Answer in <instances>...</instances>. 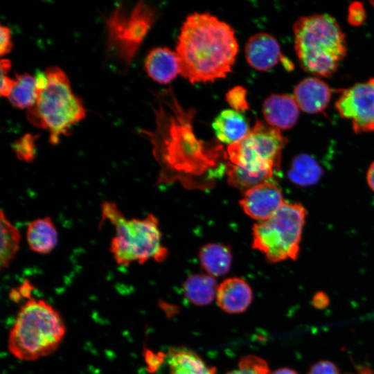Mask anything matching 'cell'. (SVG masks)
I'll return each instance as SVG.
<instances>
[{
    "mask_svg": "<svg viewBox=\"0 0 374 374\" xmlns=\"http://www.w3.org/2000/svg\"><path fill=\"white\" fill-rule=\"evenodd\" d=\"M15 84V78H10L7 73L1 75V95L8 97Z\"/></svg>",
    "mask_w": 374,
    "mask_h": 374,
    "instance_id": "f546056e",
    "label": "cell"
},
{
    "mask_svg": "<svg viewBox=\"0 0 374 374\" xmlns=\"http://www.w3.org/2000/svg\"><path fill=\"white\" fill-rule=\"evenodd\" d=\"M199 258L203 269L214 277L226 274L232 262L230 247L221 244H205L200 249Z\"/></svg>",
    "mask_w": 374,
    "mask_h": 374,
    "instance_id": "ac0fdd59",
    "label": "cell"
},
{
    "mask_svg": "<svg viewBox=\"0 0 374 374\" xmlns=\"http://www.w3.org/2000/svg\"><path fill=\"white\" fill-rule=\"evenodd\" d=\"M299 107L293 96L274 93L262 105V114L267 125L278 130H288L296 123Z\"/></svg>",
    "mask_w": 374,
    "mask_h": 374,
    "instance_id": "7c38bea8",
    "label": "cell"
},
{
    "mask_svg": "<svg viewBox=\"0 0 374 374\" xmlns=\"http://www.w3.org/2000/svg\"><path fill=\"white\" fill-rule=\"evenodd\" d=\"M293 97L301 110L315 114L328 106L331 98V90L321 79L309 77L295 86Z\"/></svg>",
    "mask_w": 374,
    "mask_h": 374,
    "instance_id": "4fadbf2b",
    "label": "cell"
},
{
    "mask_svg": "<svg viewBox=\"0 0 374 374\" xmlns=\"http://www.w3.org/2000/svg\"><path fill=\"white\" fill-rule=\"evenodd\" d=\"M308 374H341V373L334 363L322 360L312 365Z\"/></svg>",
    "mask_w": 374,
    "mask_h": 374,
    "instance_id": "83f0119b",
    "label": "cell"
},
{
    "mask_svg": "<svg viewBox=\"0 0 374 374\" xmlns=\"http://www.w3.org/2000/svg\"><path fill=\"white\" fill-rule=\"evenodd\" d=\"M269 374H298V373L289 368H280L273 372H270Z\"/></svg>",
    "mask_w": 374,
    "mask_h": 374,
    "instance_id": "d6a6232c",
    "label": "cell"
},
{
    "mask_svg": "<svg viewBox=\"0 0 374 374\" xmlns=\"http://www.w3.org/2000/svg\"><path fill=\"white\" fill-rule=\"evenodd\" d=\"M284 202L282 191L271 181L247 190L240 204L247 215L261 222L269 218Z\"/></svg>",
    "mask_w": 374,
    "mask_h": 374,
    "instance_id": "30bf717a",
    "label": "cell"
},
{
    "mask_svg": "<svg viewBox=\"0 0 374 374\" xmlns=\"http://www.w3.org/2000/svg\"><path fill=\"white\" fill-rule=\"evenodd\" d=\"M37 136L26 134L12 144L17 157L23 161L30 162L36 155L35 141Z\"/></svg>",
    "mask_w": 374,
    "mask_h": 374,
    "instance_id": "d4e9b609",
    "label": "cell"
},
{
    "mask_svg": "<svg viewBox=\"0 0 374 374\" xmlns=\"http://www.w3.org/2000/svg\"><path fill=\"white\" fill-rule=\"evenodd\" d=\"M65 332L64 321L55 308L44 300L30 299L17 312L8 350L20 360H35L55 351Z\"/></svg>",
    "mask_w": 374,
    "mask_h": 374,
    "instance_id": "5b68a950",
    "label": "cell"
},
{
    "mask_svg": "<svg viewBox=\"0 0 374 374\" xmlns=\"http://www.w3.org/2000/svg\"><path fill=\"white\" fill-rule=\"evenodd\" d=\"M0 36H1V46L0 53L1 55L8 53L12 47V43L11 40L10 30L8 26H1L0 28Z\"/></svg>",
    "mask_w": 374,
    "mask_h": 374,
    "instance_id": "f1b7e54d",
    "label": "cell"
},
{
    "mask_svg": "<svg viewBox=\"0 0 374 374\" xmlns=\"http://www.w3.org/2000/svg\"><path fill=\"white\" fill-rule=\"evenodd\" d=\"M348 21L353 26H360L366 19V12L362 3L355 1L348 7Z\"/></svg>",
    "mask_w": 374,
    "mask_h": 374,
    "instance_id": "4316f807",
    "label": "cell"
},
{
    "mask_svg": "<svg viewBox=\"0 0 374 374\" xmlns=\"http://www.w3.org/2000/svg\"><path fill=\"white\" fill-rule=\"evenodd\" d=\"M37 97L35 78L29 73L15 74V84L8 96L10 103L19 109L29 108Z\"/></svg>",
    "mask_w": 374,
    "mask_h": 374,
    "instance_id": "7402d4cb",
    "label": "cell"
},
{
    "mask_svg": "<svg viewBox=\"0 0 374 374\" xmlns=\"http://www.w3.org/2000/svg\"><path fill=\"white\" fill-rule=\"evenodd\" d=\"M287 143L280 130L257 121L246 136L228 146L232 163L229 184L244 192L271 181L274 172L280 169L282 150Z\"/></svg>",
    "mask_w": 374,
    "mask_h": 374,
    "instance_id": "7a4b0ae2",
    "label": "cell"
},
{
    "mask_svg": "<svg viewBox=\"0 0 374 374\" xmlns=\"http://www.w3.org/2000/svg\"><path fill=\"white\" fill-rule=\"evenodd\" d=\"M37 97L26 109L32 125L49 133V141L57 144L62 136H67L71 127L86 116L82 100L75 96L65 73L58 66L38 71L35 76Z\"/></svg>",
    "mask_w": 374,
    "mask_h": 374,
    "instance_id": "3957f363",
    "label": "cell"
},
{
    "mask_svg": "<svg viewBox=\"0 0 374 374\" xmlns=\"http://www.w3.org/2000/svg\"><path fill=\"white\" fill-rule=\"evenodd\" d=\"M341 117L350 120L355 133L374 131V78L343 91L335 103Z\"/></svg>",
    "mask_w": 374,
    "mask_h": 374,
    "instance_id": "9c48e42d",
    "label": "cell"
},
{
    "mask_svg": "<svg viewBox=\"0 0 374 374\" xmlns=\"http://www.w3.org/2000/svg\"><path fill=\"white\" fill-rule=\"evenodd\" d=\"M217 285L214 276L199 274L189 276L184 284V293L196 305L210 304L216 296Z\"/></svg>",
    "mask_w": 374,
    "mask_h": 374,
    "instance_id": "ffe728a7",
    "label": "cell"
},
{
    "mask_svg": "<svg viewBox=\"0 0 374 374\" xmlns=\"http://www.w3.org/2000/svg\"><path fill=\"white\" fill-rule=\"evenodd\" d=\"M26 234L29 248L34 252L47 254L57 246L58 234L50 217L31 221L27 226Z\"/></svg>",
    "mask_w": 374,
    "mask_h": 374,
    "instance_id": "2e32d148",
    "label": "cell"
},
{
    "mask_svg": "<svg viewBox=\"0 0 374 374\" xmlns=\"http://www.w3.org/2000/svg\"><path fill=\"white\" fill-rule=\"evenodd\" d=\"M246 96L247 90L241 86H236L227 92L226 99L232 109L241 113L249 109Z\"/></svg>",
    "mask_w": 374,
    "mask_h": 374,
    "instance_id": "484cf974",
    "label": "cell"
},
{
    "mask_svg": "<svg viewBox=\"0 0 374 374\" xmlns=\"http://www.w3.org/2000/svg\"><path fill=\"white\" fill-rule=\"evenodd\" d=\"M145 69L157 82L168 84L180 73L177 54L168 47L154 48L145 58Z\"/></svg>",
    "mask_w": 374,
    "mask_h": 374,
    "instance_id": "9a60e30c",
    "label": "cell"
},
{
    "mask_svg": "<svg viewBox=\"0 0 374 374\" xmlns=\"http://www.w3.org/2000/svg\"><path fill=\"white\" fill-rule=\"evenodd\" d=\"M102 224L110 222L115 228L110 251L116 262L128 266L132 262L143 264L150 259L161 262L167 255L161 244V233L155 216L149 214L143 219H126L117 205L105 201L101 206Z\"/></svg>",
    "mask_w": 374,
    "mask_h": 374,
    "instance_id": "8992f818",
    "label": "cell"
},
{
    "mask_svg": "<svg viewBox=\"0 0 374 374\" xmlns=\"http://www.w3.org/2000/svg\"><path fill=\"white\" fill-rule=\"evenodd\" d=\"M1 267L7 268L19 249L21 235L19 230L1 211Z\"/></svg>",
    "mask_w": 374,
    "mask_h": 374,
    "instance_id": "603a6c76",
    "label": "cell"
},
{
    "mask_svg": "<svg viewBox=\"0 0 374 374\" xmlns=\"http://www.w3.org/2000/svg\"><path fill=\"white\" fill-rule=\"evenodd\" d=\"M322 172L321 166L312 157L301 154L293 159L287 175L294 184L308 186L317 183Z\"/></svg>",
    "mask_w": 374,
    "mask_h": 374,
    "instance_id": "44dd1931",
    "label": "cell"
},
{
    "mask_svg": "<svg viewBox=\"0 0 374 374\" xmlns=\"http://www.w3.org/2000/svg\"><path fill=\"white\" fill-rule=\"evenodd\" d=\"M253 293L249 285L242 278L225 279L218 285L216 299L220 308L226 312H244L250 305Z\"/></svg>",
    "mask_w": 374,
    "mask_h": 374,
    "instance_id": "5bb4252c",
    "label": "cell"
},
{
    "mask_svg": "<svg viewBox=\"0 0 374 374\" xmlns=\"http://www.w3.org/2000/svg\"><path fill=\"white\" fill-rule=\"evenodd\" d=\"M366 180L370 188L374 191V161L368 169Z\"/></svg>",
    "mask_w": 374,
    "mask_h": 374,
    "instance_id": "1f68e13d",
    "label": "cell"
},
{
    "mask_svg": "<svg viewBox=\"0 0 374 374\" xmlns=\"http://www.w3.org/2000/svg\"><path fill=\"white\" fill-rule=\"evenodd\" d=\"M370 3L372 4V6H373V8H374V1H371Z\"/></svg>",
    "mask_w": 374,
    "mask_h": 374,
    "instance_id": "836d02e7",
    "label": "cell"
},
{
    "mask_svg": "<svg viewBox=\"0 0 374 374\" xmlns=\"http://www.w3.org/2000/svg\"><path fill=\"white\" fill-rule=\"evenodd\" d=\"M170 374H215L196 353L186 348L172 350L168 355Z\"/></svg>",
    "mask_w": 374,
    "mask_h": 374,
    "instance_id": "d6986e66",
    "label": "cell"
},
{
    "mask_svg": "<svg viewBox=\"0 0 374 374\" xmlns=\"http://www.w3.org/2000/svg\"><path fill=\"white\" fill-rule=\"evenodd\" d=\"M212 125L217 139L229 145L242 139L250 130L245 118L233 109L221 112Z\"/></svg>",
    "mask_w": 374,
    "mask_h": 374,
    "instance_id": "e0dca14e",
    "label": "cell"
},
{
    "mask_svg": "<svg viewBox=\"0 0 374 374\" xmlns=\"http://www.w3.org/2000/svg\"><path fill=\"white\" fill-rule=\"evenodd\" d=\"M313 304L317 308H323L327 304V296L324 294L317 293L313 299Z\"/></svg>",
    "mask_w": 374,
    "mask_h": 374,
    "instance_id": "4dcf8cb0",
    "label": "cell"
},
{
    "mask_svg": "<svg viewBox=\"0 0 374 374\" xmlns=\"http://www.w3.org/2000/svg\"><path fill=\"white\" fill-rule=\"evenodd\" d=\"M156 12L144 1L127 12L118 5L106 19L107 51L127 68L155 21Z\"/></svg>",
    "mask_w": 374,
    "mask_h": 374,
    "instance_id": "ba28073f",
    "label": "cell"
},
{
    "mask_svg": "<svg viewBox=\"0 0 374 374\" xmlns=\"http://www.w3.org/2000/svg\"><path fill=\"white\" fill-rule=\"evenodd\" d=\"M267 362L255 355L244 356L238 363V368L226 374H269Z\"/></svg>",
    "mask_w": 374,
    "mask_h": 374,
    "instance_id": "cb8c5ba5",
    "label": "cell"
},
{
    "mask_svg": "<svg viewBox=\"0 0 374 374\" xmlns=\"http://www.w3.org/2000/svg\"><path fill=\"white\" fill-rule=\"evenodd\" d=\"M293 30L295 52L303 69L331 76L346 55V37L337 21L327 14L301 17Z\"/></svg>",
    "mask_w": 374,
    "mask_h": 374,
    "instance_id": "277c9868",
    "label": "cell"
},
{
    "mask_svg": "<svg viewBox=\"0 0 374 374\" xmlns=\"http://www.w3.org/2000/svg\"><path fill=\"white\" fill-rule=\"evenodd\" d=\"M245 57L250 66L266 71L282 60L280 45L276 39L265 33L249 37L245 45Z\"/></svg>",
    "mask_w": 374,
    "mask_h": 374,
    "instance_id": "8fae6325",
    "label": "cell"
},
{
    "mask_svg": "<svg viewBox=\"0 0 374 374\" xmlns=\"http://www.w3.org/2000/svg\"><path fill=\"white\" fill-rule=\"evenodd\" d=\"M306 214L302 204L285 201L269 218L253 226L252 247L271 262L296 260Z\"/></svg>",
    "mask_w": 374,
    "mask_h": 374,
    "instance_id": "52a82bcc",
    "label": "cell"
},
{
    "mask_svg": "<svg viewBox=\"0 0 374 374\" xmlns=\"http://www.w3.org/2000/svg\"><path fill=\"white\" fill-rule=\"evenodd\" d=\"M238 52L233 29L209 13L187 17L176 47L180 74L193 84L225 78Z\"/></svg>",
    "mask_w": 374,
    "mask_h": 374,
    "instance_id": "6da1fadb",
    "label": "cell"
}]
</instances>
